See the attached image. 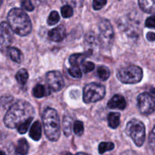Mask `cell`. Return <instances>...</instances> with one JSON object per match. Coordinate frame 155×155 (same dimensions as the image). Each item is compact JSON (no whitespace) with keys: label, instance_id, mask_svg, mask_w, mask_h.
Masks as SVG:
<instances>
[{"label":"cell","instance_id":"6da1fadb","mask_svg":"<svg viewBox=\"0 0 155 155\" xmlns=\"http://www.w3.org/2000/svg\"><path fill=\"white\" fill-rule=\"evenodd\" d=\"M35 110L27 101L19 100L11 106L4 117V124L10 129H18L21 124L34 117Z\"/></svg>","mask_w":155,"mask_h":155},{"label":"cell","instance_id":"7a4b0ae2","mask_svg":"<svg viewBox=\"0 0 155 155\" xmlns=\"http://www.w3.org/2000/svg\"><path fill=\"white\" fill-rule=\"evenodd\" d=\"M7 19L13 32L19 36H25L31 33V21L22 9L18 8H12L8 14Z\"/></svg>","mask_w":155,"mask_h":155},{"label":"cell","instance_id":"3957f363","mask_svg":"<svg viewBox=\"0 0 155 155\" xmlns=\"http://www.w3.org/2000/svg\"><path fill=\"white\" fill-rule=\"evenodd\" d=\"M42 124L47 139L51 142L58 140L61 134V124L56 110L48 107L44 110Z\"/></svg>","mask_w":155,"mask_h":155},{"label":"cell","instance_id":"277c9868","mask_svg":"<svg viewBox=\"0 0 155 155\" xmlns=\"http://www.w3.org/2000/svg\"><path fill=\"white\" fill-rule=\"evenodd\" d=\"M117 79L126 84H136L139 83L143 77V72L139 67L130 65L120 68L117 74Z\"/></svg>","mask_w":155,"mask_h":155},{"label":"cell","instance_id":"5b68a950","mask_svg":"<svg viewBox=\"0 0 155 155\" xmlns=\"http://www.w3.org/2000/svg\"><path fill=\"white\" fill-rule=\"evenodd\" d=\"M126 133L138 147L142 146L145 140V127L142 121L136 119L129 121L126 127Z\"/></svg>","mask_w":155,"mask_h":155},{"label":"cell","instance_id":"8992f818","mask_svg":"<svg viewBox=\"0 0 155 155\" xmlns=\"http://www.w3.org/2000/svg\"><path fill=\"white\" fill-rule=\"evenodd\" d=\"M104 95L105 88L99 83H89L83 89V101L86 104L100 101L104 98Z\"/></svg>","mask_w":155,"mask_h":155},{"label":"cell","instance_id":"52a82bcc","mask_svg":"<svg viewBox=\"0 0 155 155\" xmlns=\"http://www.w3.org/2000/svg\"><path fill=\"white\" fill-rule=\"evenodd\" d=\"M99 29V42L104 48H108L113 44L114 32L110 21L107 19L101 20L98 26Z\"/></svg>","mask_w":155,"mask_h":155},{"label":"cell","instance_id":"ba28073f","mask_svg":"<svg viewBox=\"0 0 155 155\" xmlns=\"http://www.w3.org/2000/svg\"><path fill=\"white\" fill-rule=\"evenodd\" d=\"M138 106L142 114L149 115L155 110V100L149 93L143 92L138 96Z\"/></svg>","mask_w":155,"mask_h":155},{"label":"cell","instance_id":"9c48e42d","mask_svg":"<svg viewBox=\"0 0 155 155\" xmlns=\"http://www.w3.org/2000/svg\"><path fill=\"white\" fill-rule=\"evenodd\" d=\"M0 35H1L0 48H1L2 51L5 52L8 51L13 41V30L10 27L8 23H6L5 21L1 23Z\"/></svg>","mask_w":155,"mask_h":155},{"label":"cell","instance_id":"30bf717a","mask_svg":"<svg viewBox=\"0 0 155 155\" xmlns=\"http://www.w3.org/2000/svg\"><path fill=\"white\" fill-rule=\"evenodd\" d=\"M48 88L53 92H58L64 86L63 77L58 71H50L46 74Z\"/></svg>","mask_w":155,"mask_h":155},{"label":"cell","instance_id":"8fae6325","mask_svg":"<svg viewBox=\"0 0 155 155\" xmlns=\"http://www.w3.org/2000/svg\"><path fill=\"white\" fill-rule=\"evenodd\" d=\"M48 39L54 42H61L66 36V29L64 25H59L48 33Z\"/></svg>","mask_w":155,"mask_h":155},{"label":"cell","instance_id":"7c38bea8","mask_svg":"<svg viewBox=\"0 0 155 155\" xmlns=\"http://www.w3.org/2000/svg\"><path fill=\"white\" fill-rule=\"evenodd\" d=\"M107 107L110 109L124 110L127 107L126 99L120 95H115L107 103Z\"/></svg>","mask_w":155,"mask_h":155},{"label":"cell","instance_id":"4fadbf2b","mask_svg":"<svg viewBox=\"0 0 155 155\" xmlns=\"http://www.w3.org/2000/svg\"><path fill=\"white\" fill-rule=\"evenodd\" d=\"M85 45L88 48L87 52H89L92 54V50L94 49L95 47H96L98 45V42H99V39H97L96 36L92 32H89V33H87L84 39Z\"/></svg>","mask_w":155,"mask_h":155},{"label":"cell","instance_id":"5bb4252c","mask_svg":"<svg viewBox=\"0 0 155 155\" xmlns=\"http://www.w3.org/2000/svg\"><path fill=\"white\" fill-rule=\"evenodd\" d=\"M30 137L34 141H39L42 136V124L39 121L36 120L33 123L30 130Z\"/></svg>","mask_w":155,"mask_h":155},{"label":"cell","instance_id":"9a60e30c","mask_svg":"<svg viewBox=\"0 0 155 155\" xmlns=\"http://www.w3.org/2000/svg\"><path fill=\"white\" fill-rule=\"evenodd\" d=\"M92 54L91 53L87 52L86 53H80V54H71V57L69 58V62L72 66L78 67L80 64H83L84 62L85 59L86 57Z\"/></svg>","mask_w":155,"mask_h":155},{"label":"cell","instance_id":"2e32d148","mask_svg":"<svg viewBox=\"0 0 155 155\" xmlns=\"http://www.w3.org/2000/svg\"><path fill=\"white\" fill-rule=\"evenodd\" d=\"M139 5L142 10L146 13L155 15V0H140Z\"/></svg>","mask_w":155,"mask_h":155},{"label":"cell","instance_id":"e0dca14e","mask_svg":"<svg viewBox=\"0 0 155 155\" xmlns=\"http://www.w3.org/2000/svg\"><path fill=\"white\" fill-rule=\"evenodd\" d=\"M49 89H47L45 86L41 84H38L33 88V95L35 98H40L49 95Z\"/></svg>","mask_w":155,"mask_h":155},{"label":"cell","instance_id":"ac0fdd59","mask_svg":"<svg viewBox=\"0 0 155 155\" xmlns=\"http://www.w3.org/2000/svg\"><path fill=\"white\" fill-rule=\"evenodd\" d=\"M8 51L9 56H10L11 59L13 61L18 64L21 63L23 61V60H24V55H23V53L21 52V50L15 48V47H12V48H9Z\"/></svg>","mask_w":155,"mask_h":155},{"label":"cell","instance_id":"d6986e66","mask_svg":"<svg viewBox=\"0 0 155 155\" xmlns=\"http://www.w3.org/2000/svg\"><path fill=\"white\" fill-rule=\"evenodd\" d=\"M29 151V145L25 139H21L16 146V153L19 155H26Z\"/></svg>","mask_w":155,"mask_h":155},{"label":"cell","instance_id":"ffe728a7","mask_svg":"<svg viewBox=\"0 0 155 155\" xmlns=\"http://www.w3.org/2000/svg\"><path fill=\"white\" fill-rule=\"evenodd\" d=\"M120 114L119 113L111 112L107 117L108 126L112 129H117L120 125Z\"/></svg>","mask_w":155,"mask_h":155},{"label":"cell","instance_id":"44dd1931","mask_svg":"<svg viewBox=\"0 0 155 155\" xmlns=\"http://www.w3.org/2000/svg\"><path fill=\"white\" fill-rule=\"evenodd\" d=\"M72 126L73 120L71 117L69 116H64L62 121V127H63V131L64 133L65 136H71V132H72Z\"/></svg>","mask_w":155,"mask_h":155},{"label":"cell","instance_id":"7402d4cb","mask_svg":"<svg viewBox=\"0 0 155 155\" xmlns=\"http://www.w3.org/2000/svg\"><path fill=\"white\" fill-rule=\"evenodd\" d=\"M28 72L26 69L22 68V69L19 70L18 73L16 74V80L18 82V83L22 86L25 85L27 83V80H28Z\"/></svg>","mask_w":155,"mask_h":155},{"label":"cell","instance_id":"603a6c76","mask_svg":"<svg viewBox=\"0 0 155 155\" xmlns=\"http://www.w3.org/2000/svg\"><path fill=\"white\" fill-rule=\"evenodd\" d=\"M97 74L100 80L103 81H106L110 77V73L108 68L105 66H100L97 69Z\"/></svg>","mask_w":155,"mask_h":155},{"label":"cell","instance_id":"cb8c5ba5","mask_svg":"<svg viewBox=\"0 0 155 155\" xmlns=\"http://www.w3.org/2000/svg\"><path fill=\"white\" fill-rule=\"evenodd\" d=\"M114 148V144L113 142H101L98 146V152H99V154H102L105 153L106 151H111Z\"/></svg>","mask_w":155,"mask_h":155},{"label":"cell","instance_id":"d4e9b609","mask_svg":"<svg viewBox=\"0 0 155 155\" xmlns=\"http://www.w3.org/2000/svg\"><path fill=\"white\" fill-rule=\"evenodd\" d=\"M59 21H60V15H59V14L56 11H52L50 13L49 16H48V20H47V24L50 26H52L58 24Z\"/></svg>","mask_w":155,"mask_h":155},{"label":"cell","instance_id":"484cf974","mask_svg":"<svg viewBox=\"0 0 155 155\" xmlns=\"http://www.w3.org/2000/svg\"><path fill=\"white\" fill-rule=\"evenodd\" d=\"M74 132L77 136H80L83 134L84 132V126L83 123L80 120H76L74 124Z\"/></svg>","mask_w":155,"mask_h":155},{"label":"cell","instance_id":"4316f807","mask_svg":"<svg viewBox=\"0 0 155 155\" xmlns=\"http://www.w3.org/2000/svg\"><path fill=\"white\" fill-rule=\"evenodd\" d=\"M61 15L64 18H71L74 15V11H73L72 7L71 5H64L61 8Z\"/></svg>","mask_w":155,"mask_h":155},{"label":"cell","instance_id":"83f0119b","mask_svg":"<svg viewBox=\"0 0 155 155\" xmlns=\"http://www.w3.org/2000/svg\"><path fill=\"white\" fill-rule=\"evenodd\" d=\"M68 73H69V74L71 77L77 79L81 78L82 76H83L81 70L79 68V67L77 66H72L71 68H70L69 69H68Z\"/></svg>","mask_w":155,"mask_h":155},{"label":"cell","instance_id":"f1b7e54d","mask_svg":"<svg viewBox=\"0 0 155 155\" xmlns=\"http://www.w3.org/2000/svg\"><path fill=\"white\" fill-rule=\"evenodd\" d=\"M32 120H33V118L28 120L26 121L25 123H24L23 124H21V125L18 128V133H19L20 134H24V133H27V131L28 130V128L30 127Z\"/></svg>","mask_w":155,"mask_h":155},{"label":"cell","instance_id":"f546056e","mask_svg":"<svg viewBox=\"0 0 155 155\" xmlns=\"http://www.w3.org/2000/svg\"><path fill=\"white\" fill-rule=\"evenodd\" d=\"M82 66H83V71L85 74H88L90 71H92L95 68V64L91 61L83 62Z\"/></svg>","mask_w":155,"mask_h":155},{"label":"cell","instance_id":"4dcf8cb0","mask_svg":"<svg viewBox=\"0 0 155 155\" xmlns=\"http://www.w3.org/2000/svg\"><path fill=\"white\" fill-rule=\"evenodd\" d=\"M107 4V1H103V0H95L92 2V7L95 10H100L105 5Z\"/></svg>","mask_w":155,"mask_h":155},{"label":"cell","instance_id":"1f68e13d","mask_svg":"<svg viewBox=\"0 0 155 155\" xmlns=\"http://www.w3.org/2000/svg\"><path fill=\"white\" fill-rule=\"evenodd\" d=\"M148 142H149V145L151 149L155 151V127L153 128L151 133H150Z\"/></svg>","mask_w":155,"mask_h":155},{"label":"cell","instance_id":"d6a6232c","mask_svg":"<svg viewBox=\"0 0 155 155\" xmlns=\"http://www.w3.org/2000/svg\"><path fill=\"white\" fill-rule=\"evenodd\" d=\"M145 27L155 29V15L148 17L145 21Z\"/></svg>","mask_w":155,"mask_h":155},{"label":"cell","instance_id":"836d02e7","mask_svg":"<svg viewBox=\"0 0 155 155\" xmlns=\"http://www.w3.org/2000/svg\"><path fill=\"white\" fill-rule=\"evenodd\" d=\"M21 6H22L23 8L29 11V12H32L34 9V6L30 1H23L21 2Z\"/></svg>","mask_w":155,"mask_h":155},{"label":"cell","instance_id":"e575fe53","mask_svg":"<svg viewBox=\"0 0 155 155\" xmlns=\"http://www.w3.org/2000/svg\"><path fill=\"white\" fill-rule=\"evenodd\" d=\"M146 38L150 42H154L155 41V33L153 32H148L146 35Z\"/></svg>","mask_w":155,"mask_h":155},{"label":"cell","instance_id":"d590c367","mask_svg":"<svg viewBox=\"0 0 155 155\" xmlns=\"http://www.w3.org/2000/svg\"><path fill=\"white\" fill-rule=\"evenodd\" d=\"M121 155H137V154H136V153L132 152V151H126V152L123 153Z\"/></svg>","mask_w":155,"mask_h":155},{"label":"cell","instance_id":"8d00e7d4","mask_svg":"<svg viewBox=\"0 0 155 155\" xmlns=\"http://www.w3.org/2000/svg\"><path fill=\"white\" fill-rule=\"evenodd\" d=\"M150 92H151V95H152L153 97H154V98H155V88H152V89H151V90H150Z\"/></svg>","mask_w":155,"mask_h":155},{"label":"cell","instance_id":"74e56055","mask_svg":"<svg viewBox=\"0 0 155 155\" xmlns=\"http://www.w3.org/2000/svg\"><path fill=\"white\" fill-rule=\"evenodd\" d=\"M67 155H73V154H70V153H68V154H67ZM74 155H89V154H86V153L80 152V153H77V154H74Z\"/></svg>","mask_w":155,"mask_h":155},{"label":"cell","instance_id":"f35d334b","mask_svg":"<svg viewBox=\"0 0 155 155\" xmlns=\"http://www.w3.org/2000/svg\"><path fill=\"white\" fill-rule=\"evenodd\" d=\"M1 155H5V154L4 151H1Z\"/></svg>","mask_w":155,"mask_h":155}]
</instances>
